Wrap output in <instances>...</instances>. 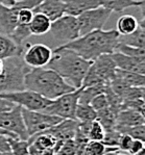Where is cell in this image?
<instances>
[{"label":"cell","mask_w":145,"mask_h":155,"mask_svg":"<svg viewBox=\"0 0 145 155\" xmlns=\"http://www.w3.org/2000/svg\"><path fill=\"white\" fill-rule=\"evenodd\" d=\"M119 39L120 35L116 29H97L61 46L72 50L87 61H93L100 55L113 53L119 44Z\"/></svg>","instance_id":"obj_1"},{"label":"cell","mask_w":145,"mask_h":155,"mask_svg":"<svg viewBox=\"0 0 145 155\" xmlns=\"http://www.w3.org/2000/svg\"><path fill=\"white\" fill-rule=\"evenodd\" d=\"M91 64L92 61L83 58L72 50L59 46L52 51V57L47 67L56 71L74 89H79Z\"/></svg>","instance_id":"obj_2"},{"label":"cell","mask_w":145,"mask_h":155,"mask_svg":"<svg viewBox=\"0 0 145 155\" xmlns=\"http://www.w3.org/2000/svg\"><path fill=\"white\" fill-rule=\"evenodd\" d=\"M24 84L26 90L38 93L49 100H54L62 95L76 90L56 71L49 68L32 69L26 74Z\"/></svg>","instance_id":"obj_3"},{"label":"cell","mask_w":145,"mask_h":155,"mask_svg":"<svg viewBox=\"0 0 145 155\" xmlns=\"http://www.w3.org/2000/svg\"><path fill=\"white\" fill-rule=\"evenodd\" d=\"M32 70L23 61L22 55L3 59V71L0 75V94L25 90V76Z\"/></svg>","instance_id":"obj_4"},{"label":"cell","mask_w":145,"mask_h":155,"mask_svg":"<svg viewBox=\"0 0 145 155\" xmlns=\"http://www.w3.org/2000/svg\"><path fill=\"white\" fill-rule=\"evenodd\" d=\"M117 67L111 54H103L92 61L83 80V87L99 83H110L116 77Z\"/></svg>","instance_id":"obj_5"},{"label":"cell","mask_w":145,"mask_h":155,"mask_svg":"<svg viewBox=\"0 0 145 155\" xmlns=\"http://www.w3.org/2000/svg\"><path fill=\"white\" fill-rule=\"evenodd\" d=\"M82 87L52 100L51 103L42 111L52 116L60 117L62 119H75V110L78 104V98Z\"/></svg>","instance_id":"obj_6"},{"label":"cell","mask_w":145,"mask_h":155,"mask_svg":"<svg viewBox=\"0 0 145 155\" xmlns=\"http://www.w3.org/2000/svg\"><path fill=\"white\" fill-rule=\"evenodd\" d=\"M0 97L9 100L17 105H20L22 108L34 111L44 110L52 101V100L41 96L38 93L26 89L23 91H18V92L2 93L0 94Z\"/></svg>","instance_id":"obj_7"},{"label":"cell","mask_w":145,"mask_h":155,"mask_svg":"<svg viewBox=\"0 0 145 155\" xmlns=\"http://www.w3.org/2000/svg\"><path fill=\"white\" fill-rule=\"evenodd\" d=\"M49 32L62 45L74 41L80 37L77 18L65 14L61 18L52 21Z\"/></svg>","instance_id":"obj_8"},{"label":"cell","mask_w":145,"mask_h":155,"mask_svg":"<svg viewBox=\"0 0 145 155\" xmlns=\"http://www.w3.org/2000/svg\"><path fill=\"white\" fill-rule=\"evenodd\" d=\"M22 116L29 137L35 133L44 132L63 120L60 117L45 114L43 111L27 110L24 108H22Z\"/></svg>","instance_id":"obj_9"},{"label":"cell","mask_w":145,"mask_h":155,"mask_svg":"<svg viewBox=\"0 0 145 155\" xmlns=\"http://www.w3.org/2000/svg\"><path fill=\"white\" fill-rule=\"evenodd\" d=\"M112 13L113 12H111L110 9L98 6L80 14L76 17L79 27V35H84L93 30L103 29Z\"/></svg>","instance_id":"obj_10"},{"label":"cell","mask_w":145,"mask_h":155,"mask_svg":"<svg viewBox=\"0 0 145 155\" xmlns=\"http://www.w3.org/2000/svg\"><path fill=\"white\" fill-rule=\"evenodd\" d=\"M0 128L12 132L20 140H27L29 135L22 116V107L16 104L11 110L0 113Z\"/></svg>","instance_id":"obj_11"},{"label":"cell","mask_w":145,"mask_h":155,"mask_svg":"<svg viewBox=\"0 0 145 155\" xmlns=\"http://www.w3.org/2000/svg\"><path fill=\"white\" fill-rule=\"evenodd\" d=\"M51 57L52 50L44 44L30 45L22 53L23 61L32 69L44 68L48 65Z\"/></svg>","instance_id":"obj_12"},{"label":"cell","mask_w":145,"mask_h":155,"mask_svg":"<svg viewBox=\"0 0 145 155\" xmlns=\"http://www.w3.org/2000/svg\"><path fill=\"white\" fill-rule=\"evenodd\" d=\"M20 8L17 4L5 6L0 4V32L9 35L18 25V13Z\"/></svg>","instance_id":"obj_13"},{"label":"cell","mask_w":145,"mask_h":155,"mask_svg":"<svg viewBox=\"0 0 145 155\" xmlns=\"http://www.w3.org/2000/svg\"><path fill=\"white\" fill-rule=\"evenodd\" d=\"M78 123L79 122L75 119H63L60 123L46 130V132L50 133L52 137L60 140L74 139Z\"/></svg>","instance_id":"obj_14"},{"label":"cell","mask_w":145,"mask_h":155,"mask_svg":"<svg viewBox=\"0 0 145 155\" xmlns=\"http://www.w3.org/2000/svg\"><path fill=\"white\" fill-rule=\"evenodd\" d=\"M114 61L116 64L117 69L126 71V72H133L145 75V64L138 61L132 56L125 55L123 53H120L118 51H114L111 53Z\"/></svg>","instance_id":"obj_15"},{"label":"cell","mask_w":145,"mask_h":155,"mask_svg":"<svg viewBox=\"0 0 145 155\" xmlns=\"http://www.w3.org/2000/svg\"><path fill=\"white\" fill-rule=\"evenodd\" d=\"M32 12L44 14L52 22L65 15V3L63 0H42L41 3L38 4Z\"/></svg>","instance_id":"obj_16"},{"label":"cell","mask_w":145,"mask_h":155,"mask_svg":"<svg viewBox=\"0 0 145 155\" xmlns=\"http://www.w3.org/2000/svg\"><path fill=\"white\" fill-rule=\"evenodd\" d=\"M65 3V14L73 17H78L86 11L98 8L97 0H63Z\"/></svg>","instance_id":"obj_17"},{"label":"cell","mask_w":145,"mask_h":155,"mask_svg":"<svg viewBox=\"0 0 145 155\" xmlns=\"http://www.w3.org/2000/svg\"><path fill=\"white\" fill-rule=\"evenodd\" d=\"M145 119L137 110L130 108L121 109L116 116L115 128L120 127H132V126L143 124Z\"/></svg>","instance_id":"obj_18"},{"label":"cell","mask_w":145,"mask_h":155,"mask_svg":"<svg viewBox=\"0 0 145 155\" xmlns=\"http://www.w3.org/2000/svg\"><path fill=\"white\" fill-rule=\"evenodd\" d=\"M23 48L16 44L9 35L0 32V58L5 59L12 56L22 55Z\"/></svg>","instance_id":"obj_19"},{"label":"cell","mask_w":145,"mask_h":155,"mask_svg":"<svg viewBox=\"0 0 145 155\" xmlns=\"http://www.w3.org/2000/svg\"><path fill=\"white\" fill-rule=\"evenodd\" d=\"M51 26V21L47 16L41 13H34L32 21L28 24L30 33L32 35H43L49 32Z\"/></svg>","instance_id":"obj_20"},{"label":"cell","mask_w":145,"mask_h":155,"mask_svg":"<svg viewBox=\"0 0 145 155\" xmlns=\"http://www.w3.org/2000/svg\"><path fill=\"white\" fill-rule=\"evenodd\" d=\"M56 140H56L54 137H52L50 133L44 131V132L35 133V134L29 137L27 140V142H28V144H32V146H35L39 151L42 152L46 149L53 148L56 143Z\"/></svg>","instance_id":"obj_21"},{"label":"cell","mask_w":145,"mask_h":155,"mask_svg":"<svg viewBox=\"0 0 145 155\" xmlns=\"http://www.w3.org/2000/svg\"><path fill=\"white\" fill-rule=\"evenodd\" d=\"M139 27V22L134 16L123 15L117 21V31L121 35H128L134 31H136Z\"/></svg>","instance_id":"obj_22"},{"label":"cell","mask_w":145,"mask_h":155,"mask_svg":"<svg viewBox=\"0 0 145 155\" xmlns=\"http://www.w3.org/2000/svg\"><path fill=\"white\" fill-rule=\"evenodd\" d=\"M97 1L100 6L116 13H121L124 9L138 6L139 4V0H97Z\"/></svg>","instance_id":"obj_23"},{"label":"cell","mask_w":145,"mask_h":155,"mask_svg":"<svg viewBox=\"0 0 145 155\" xmlns=\"http://www.w3.org/2000/svg\"><path fill=\"white\" fill-rule=\"evenodd\" d=\"M108 83H99V84L91 85V87H82L79 94V98H78V103L82 104H90L92 99L96 97L97 95L103 94L106 89Z\"/></svg>","instance_id":"obj_24"},{"label":"cell","mask_w":145,"mask_h":155,"mask_svg":"<svg viewBox=\"0 0 145 155\" xmlns=\"http://www.w3.org/2000/svg\"><path fill=\"white\" fill-rule=\"evenodd\" d=\"M56 155H78L79 149L74 139L60 140H58L53 147Z\"/></svg>","instance_id":"obj_25"},{"label":"cell","mask_w":145,"mask_h":155,"mask_svg":"<svg viewBox=\"0 0 145 155\" xmlns=\"http://www.w3.org/2000/svg\"><path fill=\"white\" fill-rule=\"evenodd\" d=\"M116 76L121 78L130 87H145V75H142V74L126 72V71L117 69L116 70Z\"/></svg>","instance_id":"obj_26"},{"label":"cell","mask_w":145,"mask_h":155,"mask_svg":"<svg viewBox=\"0 0 145 155\" xmlns=\"http://www.w3.org/2000/svg\"><path fill=\"white\" fill-rule=\"evenodd\" d=\"M97 113V119L101 125L103 126V128L106 130H112L115 129L116 126V114L110 107H106V108L101 109V110L96 111Z\"/></svg>","instance_id":"obj_27"},{"label":"cell","mask_w":145,"mask_h":155,"mask_svg":"<svg viewBox=\"0 0 145 155\" xmlns=\"http://www.w3.org/2000/svg\"><path fill=\"white\" fill-rule=\"evenodd\" d=\"M119 42L127 45V46L145 49V32L141 28L138 27L136 31H134L128 35H123L122 41Z\"/></svg>","instance_id":"obj_28"},{"label":"cell","mask_w":145,"mask_h":155,"mask_svg":"<svg viewBox=\"0 0 145 155\" xmlns=\"http://www.w3.org/2000/svg\"><path fill=\"white\" fill-rule=\"evenodd\" d=\"M75 119L78 122H92L97 119V113L90 104L78 103L75 110Z\"/></svg>","instance_id":"obj_29"},{"label":"cell","mask_w":145,"mask_h":155,"mask_svg":"<svg viewBox=\"0 0 145 155\" xmlns=\"http://www.w3.org/2000/svg\"><path fill=\"white\" fill-rule=\"evenodd\" d=\"M8 144L11 147L12 155H29V150H28L29 144L27 140L8 137Z\"/></svg>","instance_id":"obj_30"},{"label":"cell","mask_w":145,"mask_h":155,"mask_svg":"<svg viewBox=\"0 0 145 155\" xmlns=\"http://www.w3.org/2000/svg\"><path fill=\"white\" fill-rule=\"evenodd\" d=\"M120 133H125L128 134L135 140H139L143 142L145 144V125L144 124H140V125L132 126V127H120L115 128Z\"/></svg>","instance_id":"obj_31"},{"label":"cell","mask_w":145,"mask_h":155,"mask_svg":"<svg viewBox=\"0 0 145 155\" xmlns=\"http://www.w3.org/2000/svg\"><path fill=\"white\" fill-rule=\"evenodd\" d=\"M30 35H32V33H30L28 25L18 24L16 26L15 29L13 30V32L9 35V37L13 39V41L15 42L16 44L22 47L23 42H24L27 38H29Z\"/></svg>","instance_id":"obj_32"},{"label":"cell","mask_w":145,"mask_h":155,"mask_svg":"<svg viewBox=\"0 0 145 155\" xmlns=\"http://www.w3.org/2000/svg\"><path fill=\"white\" fill-rule=\"evenodd\" d=\"M106 147L101 142L89 140L79 155H106Z\"/></svg>","instance_id":"obj_33"},{"label":"cell","mask_w":145,"mask_h":155,"mask_svg":"<svg viewBox=\"0 0 145 155\" xmlns=\"http://www.w3.org/2000/svg\"><path fill=\"white\" fill-rule=\"evenodd\" d=\"M109 85H110L111 90L122 99L125 98L127 92L130 89V87L127 84V83H125L122 79H121V78L117 77V76H116V77L114 78L110 83H109Z\"/></svg>","instance_id":"obj_34"},{"label":"cell","mask_w":145,"mask_h":155,"mask_svg":"<svg viewBox=\"0 0 145 155\" xmlns=\"http://www.w3.org/2000/svg\"><path fill=\"white\" fill-rule=\"evenodd\" d=\"M120 137H121V133L116 129L106 130V133H104V137L103 140H101V143L108 148H118Z\"/></svg>","instance_id":"obj_35"},{"label":"cell","mask_w":145,"mask_h":155,"mask_svg":"<svg viewBox=\"0 0 145 155\" xmlns=\"http://www.w3.org/2000/svg\"><path fill=\"white\" fill-rule=\"evenodd\" d=\"M104 133H106V129L103 128V126L97 120L92 121L89 130V140L101 142L104 137Z\"/></svg>","instance_id":"obj_36"},{"label":"cell","mask_w":145,"mask_h":155,"mask_svg":"<svg viewBox=\"0 0 145 155\" xmlns=\"http://www.w3.org/2000/svg\"><path fill=\"white\" fill-rule=\"evenodd\" d=\"M90 105L93 107L96 111L101 110V109L108 107L109 104H108V100H106V94L103 93V94H99V95H97L96 97H94V98L92 99V101L90 102Z\"/></svg>","instance_id":"obj_37"},{"label":"cell","mask_w":145,"mask_h":155,"mask_svg":"<svg viewBox=\"0 0 145 155\" xmlns=\"http://www.w3.org/2000/svg\"><path fill=\"white\" fill-rule=\"evenodd\" d=\"M34 17V12L30 8H22L18 13V24L28 25Z\"/></svg>","instance_id":"obj_38"},{"label":"cell","mask_w":145,"mask_h":155,"mask_svg":"<svg viewBox=\"0 0 145 155\" xmlns=\"http://www.w3.org/2000/svg\"><path fill=\"white\" fill-rule=\"evenodd\" d=\"M133 137L128 134H125V133H121L120 137V140H119V151H123V152H127L130 150V144L133 142Z\"/></svg>","instance_id":"obj_39"},{"label":"cell","mask_w":145,"mask_h":155,"mask_svg":"<svg viewBox=\"0 0 145 155\" xmlns=\"http://www.w3.org/2000/svg\"><path fill=\"white\" fill-rule=\"evenodd\" d=\"M5 152H11L8 137L4 134H0V153H5Z\"/></svg>","instance_id":"obj_40"},{"label":"cell","mask_w":145,"mask_h":155,"mask_svg":"<svg viewBox=\"0 0 145 155\" xmlns=\"http://www.w3.org/2000/svg\"><path fill=\"white\" fill-rule=\"evenodd\" d=\"M144 147V143L141 142V140H133L132 144H130V150H128V153L130 155H135L137 153L138 151H139L140 149H142V148Z\"/></svg>","instance_id":"obj_41"},{"label":"cell","mask_w":145,"mask_h":155,"mask_svg":"<svg viewBox=\"0 0 145 155\" xmlns=\"http://www.w3.org/2000/svg\"><path fill=\"white\" fill-rule=\"evenodd\" d=\"M16 104L13 103L12 101H9L8 99H4L2 97H0V113H4V111H8L15 106Z\"/></svg>","instance_id":"obj_42"},{"label":"cell","mask_w":145,"mask_h":155,"mask_svg":"<svg viewBox=\"0 0 145 155\" xmlns=\"http://www.w3.org/2000/svg\"><path fill=\"white\" fill-rule=\"evenodd\" d=\"M28 150H29V155H41V151H39V150L35 146H32V144H29Z\"/></svg>","instance_id":"obj_43"},{"label":"cell","mask_w":145,"mask_h":155,"mask_svg":"<svg viewBox=\"0 0 145 155\" xmlns=\"http://www.w3.org/2000/svg\"><path fill=\"white\" fill-rule=\"evenodd\" d=\"M16 1H17V0H0V4L11 8V6H13L14 4L16 3Z\"/></svg>","instance_id":"obj_44"},{"label":"cell","mask_w":145,"mask_h":155,"mask_svg":"<svg viewBox=\"0 0 145 155\" xmlns=\"http://www.w3.org/2000/svg\"><path fill=\"white\" fill-rule=\"evenodd\" d=\"M141 12L142 16H145V0H139V4H138Z\"/></svg>","instance_id":"obj_45"},{"label":"cell","mask_w":145,"mask_h":155,"mask_svg":"<svg viewBox=\"0 0 145 155\" xmlns=\"http://www.w3.org/2000/svg\"><path fill=\"white\" fill-rule=\"evenodd\" d=\"M41 155H56V153H54L53 148H50V149H46L44 151H42Z\"/></svg>","instance_id":"obj_46"},{"label":"cell","mask_w":145,"mask_h":155,"mask_svg":"<svg viewBox=\"0 0 145 155\" xmlns=\"http://www.w3.org/2000/svg\"><path fill=\"white\" fill-rule=\"evenodd\" d=\"M140 99L145 103V87H140Z\"/></svg>","instance_id":"obj_47"},{"label":"cell","mask_w":145,"mask_h":155,"mask_svg":"<svg viewBox=\"0 0 145 155\" xmlns=\"http://www.w3.org/2000/svg\"><path fill=\"white\" fill-rule=\"evenodd\" d=\"M139 28H141L145 32V16H143V19L139 22Z\"/></svg>","instance_id":"obj_48"},{"label":"cell","mask_w":145,"mask_h":155,"mask_svg":"<svg viewBox=\"0 0 145 155\" xmlns=\"http://www.w3.org/2000/svg\"><path fill=\"white\" fill-rule=\"evenodd\" d=\"M106 155H127V154L121 153L120 151H114V152H109V153H106Z\"/></svg>","instance_id":"obj_49"},{"label":"cell","mask_w":145,"mask_h":155,"mask_svg":"<svg viewBox=\"0 0 145 155\" xmlns=\"http://www.w3.org/2000/svg\"><path fill=\"white\" fill-rule=\"evenodd\" d=\"M135 155H145V146L142 148V149H140Z\"/></svg>","instance_id":"obj_50"},{"label":"cell","mask_w":145,"mask_h":155,"mask_svg":"<svg viewBox=\"0 0 145 155\" xmlns=\"http://www.w3.org/2000/svg\"><path fill=\"white\" fill-rule=\"evenodd\" d=\"M2 71H3V59L0 58V75H1Z\"/></svg>","instance_id":"obj_51"},{"label":"cell","mask_w":145,"mask_h":155,"mask_svg":"<svg viewBox=\"0 0 145 155\" xmlns=\"http://www.w3.org/2000/svg\"><path fill=\"white\" fill-rule=\"evenodd\" d=\"M0 155H12L11 152H5V153H0Z\"/></svg>","instance_id":"obj_52"}]
</instances>
